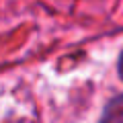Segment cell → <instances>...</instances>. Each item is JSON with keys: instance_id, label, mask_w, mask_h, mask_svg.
Returning a JSON list of instances; mask_svg holds the SVG:
<instances>
[{"instance_id": "6da1fadb", "label": "cell", "mask_w": 123, "mask_h": 123, "mask_svg": "<svg viewBox=\"0 0 123 123\" xmlns=\"http://www.w3.org/2000/svg\"><path fill=\"white\" fill-rule=\"evenodd\" d=\"M101 123H123V94L109 101V105L103 111Z\"/></svg>"}, {"instance_id": "7a4b0ae2", "label": "cell", "mask_w": 123, "mask_h": 123, "mask_svg": "<svg viewBox=\"0 0 123 123\" xmlns=\"http://www.w3.org/2000/svg\"><path fill=\"white\" fill-rule=\"evenodd\" d=\"M119 76H121V80H123V53H121V57H119Z\"/></svg>"}]
</instances>
